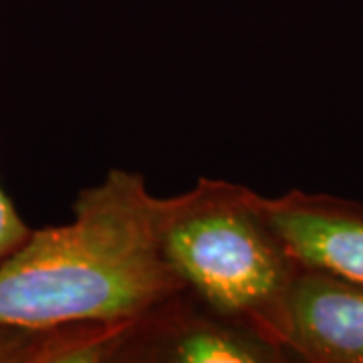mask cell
<instances>
[{"label": "cell", "mask_w": 363, "mask_h": 363, "mask_svg": "<svg viewBox=\"0 0 363 363\" xmlns=\"http://www.w3.org/2000/svg\"><path fill=\"white\" fill-rule=\"evenodd\" d=\"M285 350L309 363H363V283L301 267L286 301Z\"/></svg>", "instance_id": "obj_4"}, {"label": "cell", "mask_w": 363, "mask_h": 363, "mask_svg": "<svg viewBox=\"0 0 363 363\" xmlns=\"http://www.w3.org/2000/svg\"><path fill=\"white\" fill-rule=\"evenodd\" d=\"M33 228L23 220L18 210L0 186V262L9 259L16 248L28 238Z\"/></svg>", "instance_id": "obj_6"}, {"label": "cell", "mask_w": 363, "mask_h": 363, "mask_svg": "<svg viewBox=\"0 0 363 363\" xmlns=\"http://www.w3.org/2000/svg\"><path fill=\"white\" fill-rule=\"evenodd\" d=\"M291 353L224 319L182 289L123 325L113 363H281Z\"/></svg>", "instance_id": "obj_3"}, {"label": "cell", "mask_w": 363, "mask_h": 363, "mask_svg": "<svg viewBox=\"0 0 363 363\" xmlns=\"http://www.w3.org/2000/svg\"><path fill=\"white\" fill-rule=\"evenodd\" d=\"M260 202L301 267L363 283V204L303 190Z\"/></svg>", "instance_id": "obj_5"}, {"label": "cell", "mask_w": 363, "mask_h": 363, "mask_svg": "<svg viewBox=\"0 0 363 363\" xmlns=\"http://www.w3.org/2000/svg\"><path fill=\"white\" fill-rule=\"evenodd\" d=\"M260 198L234 182L200 178L184 194L157 198V234L186 291L210 311L285 347L286 301L301 264Z\"/></svg>", "instance_id": "obj_2"}, {"label": "cell", "mask_w": 363, "mask_h": 363, "mask_svg": "<svg viewBox=\"0 0 363 363\" xmlns=\"http://www.w3.org/2000/svg\"><path fill=\"white\" fill-rule=\"evenodd\" d=\"M182 289L160 245L157 198L142 174L113 168L79 192L73 220L33 230L0 262V325L123 323Z\"/></svg>", "instance_id": "obj_1"}]
</instances>
